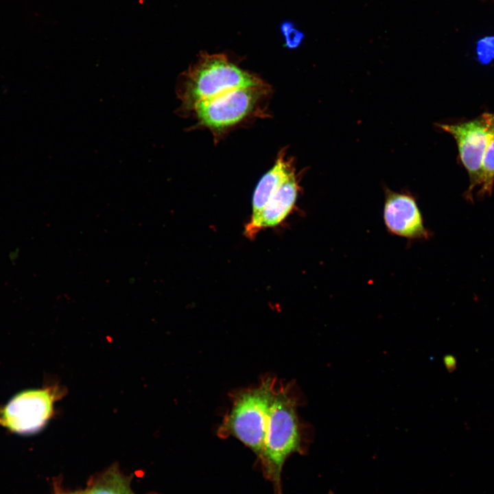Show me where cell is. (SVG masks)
Masks as SVG:
<instances>
[{"label": "cell", "instance_id": "cell-10", "mask_svg": "<svg viewBox=\"0 0 494 494\" xmlns=\"http://www.w3.org/2000/svg\"><path fill=\"white\" fill-rule=\"evenodd\" d=\"M494 185V113L489 114V137L484 153L478 198L490 196Z\"/></svg>", "mask_w": 494, "mask_h": 494}, {"label": "cell", "instance_id": "cell-11", "mask_svg": "<svg viewBox=\"0 0 494 494\" xmlns=\"http://www.w3.org/2000/svg\"><path fill=\"white\" fill-rule=\"evenodd\" d=\"M285 36L286 46L291 49L298 47L303 39V34L296 29L292 23L285 22L281 26Z\"/></svg>", "mask_w": 494, "mask_h": 494}, {"label": "cell", "instance_id": "cell-4", "mask_svg": "<svg viewBox=\"0 0 494 494\" xmlns=\"http://www.w3.org/2000/svg\"><path fill=\"white\" fill-rule=\"evenodd\" d=\"M62 395L56 386L23 391L0 408V425L17 434L35 433L49 420Z\"/></svg>", "mask_w": 494, "mask_h": 494}, {"label": "cell", "instance_id": "cell-5", "mask_svg": "<svg viewBox=\"0 0 494 494\" xmlns=\"http://www.w3.org/2000/svg\"><path fill=\"white\" fill-rule=\"evenodd\" d=\"M489 114L456 124H437V126L455 139L460 160L467 170L469 185L465 192L467 200L473 202V191L480 185L482 162L489 137Z\"/></svg>", "mask_w": 494, "mask_h": 494}, {"label": "cell", "instance_id": "cell-1", "mask_svg": "<svg viewBox=\"0 0 494 494\" xmlns=\"http://www.w3.org/2000/svg\"><path fill=\"white\" fill-rule=\"evenodd\" d=\"M283 399L284 384L270 376L262 378L255 386L237 392L220 427V436H235L259 458L264 440L279 419Z\"/></svg>", "mask_w": 494, "mask_h": 494}, {"label": "cell", "instance_id": "cell-12", "mask_svg": "<svg viewBox=\"0 0 494 494\" xmlns=\"http://www.w3.org/2000/svg\"><path fill=\"white\" fill-rule=\"evenodd\" d=\"M478 53L483 61L491 60L494 57V36L482 39L478 47Z\"/></svg>", "mask_w": 494, "mask_h": 494}, {"label": "cell", "instance_id": "cell-2", "mask_svg": "<svg viewBox=\"0 0 494 494\" xmlns=\"http://www.w3.org/2000/svg\"><path fill=\"white\" fill-rule=\"evenodd\" d=\"M260 78L239 67L224 54L202 53L183 77L180 96L188 110L197 103L227 91L264 84Z\"/></svg>", "mask_w": 494, "mask_h": 494}, {"label": "cell", "instance_id": "cell-13", "mask_svg": "<svg viewBox=\"0 0 494 494\" xmlns=\"http://www.w3.org/2000/svg\"><path fill=\"white\" fill-rule=\"evenodd\" d=\"M62 494H84V491H75V492L66 493H62Z\"/></svg>", "mask_w": 494, "mask_h": 494}, {"label": "cell", "instance_id": "cell-8", "mask_svg": "<svg viewBox=\"0 0 494 494\" xmlns=\"http://www.w3.org/2000/svg\"><path fill=\"white\" fill-rule=\"evenodd\" d=\"M296 172L294 161L285 149L279 153L273 166L261 177L252 196V213H259L281 185Z\"/></svg>", "mask_w": 494, "mask_h": 494}, {"label": "cell", "instance_id": "cell-7", "mask_svg": "<svg viewBox=\"0 0 494 494\" xmlns=\"http://www.w3.org/2000/svg\"><path fill=\"white\" fill-rule=\"evenodd\" d=\"M300 190L298 176L293 173L272 196L263 209L252 215L244 228V235L250 239L262 229L281 224L294 208Z\"/></svg>", "mask_w": 494, "mask_h": 494}, {"label": "cell", "instance_id": "cell-3", "mask_svg": "<svg viewBox=\"0 0 494 494\" xmlns=\"http://www.w3.org/2000/svg\"><path fill=\"white\" fill-rule=\"evenodd\" d=\"M268 93L266 84L239 87L200 102L191 110L200 126L220 134L252 115Z\"/></svg>", "mask_w": 494, "mask_h": 494}, {"label": "cell", "instance_id": "cell-6", "mask_svg": "<svg viewBox=\"0 0 494 494\" xmlns=\"http://www.w3.org/2000/svg\"><path fill=\"white\" fill-rule=\"evenodd\" d=\"M384 196L383 217L389 233L410 241L427 240L431 237L414 196L406 191H394L386 187Z\"/></svg>", "mask_w": 494, "mask_h": 494}, {"label": "cell", "instance_id": "cell-9", "mask_svg": "<svg viewBox=\"0 0 494 494\" xmlns=\"http://www.w3.org/2000/svg\"><path fill=\"white\" fill-rule=\"evenodd\" d=\"M84 494H136L130 487L129 480L112 467L96 478Z\"/></svg>", "mask_w": 494, "mask_h": 494}]
</instances>
